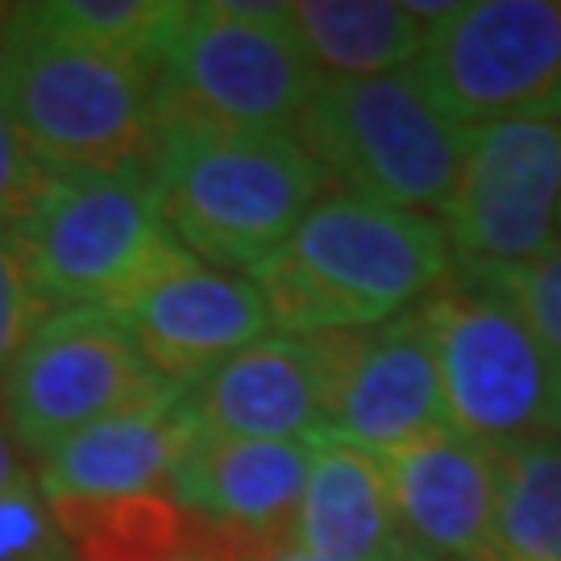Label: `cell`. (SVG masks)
<instances>
[{"label":"cell","instance_id":"f1b7e54d","mask_svg":"<svg viewBox=\"0 0 561 561\" xmlns=\"http://www.w3.org/2000/svg\"><path fill=\"white\" fill-rule=\"evenodd\" d=\"M408 561H428V558H416V553H408Z\"/></svg>","mask_w":561,"mask_h":561},{"label":"cell","instance_id":"cb8c5ba5","mask_svg":"<svg viewBox=\"0 0 561 561\" xmlns=\"http://www.w3.org/2000/svg\"><path fill=\"white\" fill-rule=\"evenodd\" d=\"M38 321H42V312H38V304H34V296H30V283L21 275L9 241L0 238V379H4L13 354L21 350L25 333Z\"/></svg>","mask_w":561,"mask_h":561},{"label":"cell","instance_id":"6da1fadb","mask_svg":"<svg viewBox=\"0 0 561 561\" xmlns=\"http://www.w3.org/2000/svg\"><path fill=\"white\" fill-rule=\"evenodd\" d=\"M454 275L442 221L329 192L245 279L259 287L271 324L291 337H312L391 321Z\"/></svg>","mask_w":561,"mask_h":561},{"label":"cell","instance_id":"ba28073f","mask_svg":"<svg viewBox=\"0 0 561 561\" xmlns=\"http://www.w3.org/2000/svg\"><path fill=\"white\" fill-rule=\"evenodd\" d=\"M180 387L150 370L138 345L104 308L46 312L0 379V428L42 461L80 428L167 400Z\"/></svg>","mask_w":561,"mask_h":561},{"label":"cell","instance_id":"5bb4252c","mask_svg":"<svg viewBox=\"0 0 561 561\" xmlns=\"http://www.w3.org/2000/svg\"><path fill=\"white\" fill-rule=\"evenodd\" d=\"M201 428L192 391H171L167 400L117 412L55 445L38 461L34 486L46 503L167 495Z\"/></svg>","mask_w":561,"mask_h":561},{"label":"cell","instance_id":"9a60e30c","mask_svg":"<svg viewBox=\"0 0 561 561\" xmlns=\"http://www.w3.org/2000/svg\"><path fill=\"white\" fill-rule=\"evenodd\" d=\"M201 424L241 442H317L324 437L321 370L308 337L266 333L192 387Z\"/></svg>","mask_w":561,"mask_h":561},{"label":"cell","instance_id":"d4e9b609","mask_svg":"<svg viewBox=\"0 0 561 561\" xmlns=\"http://www.w3.org/2000/svg\"><path fill=\"white\" fill-rule=\"evenodd\" d=\"M46 167L34 162V154L21 146L9 117L0 113V238L9 233V225L21 217V208L30 204L34 187L42 183Z\"/></svg>","mask_w":561,"mask_h":561},{"label":"cell","instance_id":"484cf974","mask_svg":"<svg viewBox=\"0 0 561 561\" xmlns=\"http://www.w3.org/2000/svg\"><path fill=\"white\" fill-rule=\"evenodd\" d=\"M21 486H34V474L25 470L21 454L13 449V442L4 437V428H0V495H9V491H21Z\"/></svg>","mask_w":561,"mask_h":561},{"label":"cell","instance_id":"603a6c76","mask_svg":"<svg viewBox=\"0 0 561 561\" xmlns=\"http://www.w3.org/2000/svg\"><path fill=\"white\" fill-rule=\"evenodd\" d=\"M0 561H76L38 486L0 495Z\"/></svg>","mask_w":561,"mask_h":561},{"label":"cell","instance_id":"7a4b0ae2","mask_svg":"<svg viewBox=\"0 0 561 561\" xmlns=\"http://www.w3.org/2000/svg\"><path fill=\"white\" fill-rule=\"evenodd\" d=\"M150 183L171 238L229 275L271 259L324 192L296 134L225 125H162Z\"/></svg>","mask_w":561,"mask_h":561},{"label":"cell","instance_id":"5b68a950","mask_svg":"<svg viewBox=\"0 0 561 561\" xmlns=\"http://www.w3.org/2000/svg\"><path fill=\"white\" fill-rule=\"evenodd\" d=\"M296 138L345 196L445 217L474 134L445 117L412 71H391L321 83Z\"/></svg>","mask_w":561,"mask_h":561},{"label":"cell","instance_id":"8992f818","mask_svg":"<svg viewBox=\"0 0 561 561\" xmlns=\"http://www.w3.org/2000/svg\"><path fill=\"white\" fill-rule=\"evenodd\" d=\"M321 92L283 4L204 0L187 4L154 71V113L162 125H225L296 134Z\"/></svg>","mask_w":561,"mask_h":561},{"label":"cell","instance_id":"277c9868","mask_svg":"<svg viewBox=\"0 0 561 561\" xmlns=\"http://www.w3.org/2000/svg\"><path fill=\"white\" fill-rule=\"evenodd\" d=\"M4 241L42 317L62 308L108 312L187 259L146 171H46Z\"/></svg>","mask_w":561,"mask_h":561},{"label":"cell","instance_id":"3957f363","mask_svg":"<svg viewBox=\"0 0 561 561\" xmlns=\"http://www.w3.org/2000/svg\"><path fill=\"white\" fill-rule=\"evenodd\" d=\"M0 113L46 171H146L159 154L154 71L38 30L0 25Z\"/></svg>","mask_w":561,"mask_h":561},{"label":"cell","instance_id":"83f0119b","mask_svg":"<svg viewBox=\"0 0 561 561\" xmlns=\"http://www.w3.org/2000/svg\"><path fill=\"white\" fill-rule=\"evenodd\" d=\"M9 9H13V4H0V25H4V18H9Z\"/></svg>","mask_w":561,"mask_h":561},{"label":"cell","instance_id":"9c48e42d","mask_svg":"<svg viewBox=\"0 0 561 561\" xmlns=\"http://www.w3.org/2000/svg\"><path fill=\"white\" fill-rule=\"evenodd\" d=\"M412 76L461 129L561 113V0H474L428 25Z\"/></svg>","mask_w":561,"mask_h":561},{"label":"cell","instance_id":"30bf717a","mask_svg":"<svg viewBox=\"0 0 561 561\" xmlns=\"http://www.w3.org/2000/svg\"><path fill=\"white\" fill-rule=\"evenodd\" d=\"M442 229L461 279H495L561 245V117L474 129Z\"/></svg>","mask_w":561,"mask_h":561},{"label":"cell","instance_id":"e0dca14e","mask_svg":"<svg viewBox=\"0 0 561 561\" xmlns=\"http://www.w3.org/2000/svg\"><path fill=\"white\" fill-rule=\"evenodd\" d=\"M300 549L324 561H408L382 461L337 437L312 442Z\"/></svg>","mask_w":561,"mask_h":561},{"label":"cell","instance_id":"2e32d148","mask_svg":"<svg viewBox=\"0 0 561 561\" xmlns=\"http://www.w3.org/2000/svg\"><path fill=\"white\" fill-rule=\"evenodd\" d=\"M308 466L312 442H241L201 428L167 495L201 520L266 528L300 520Z\"/></svg>","mask_w":561,"mask_h":561},{"label":"cell","instance_id":"ffe728a7","mask_svg":"<svg viewBox=\"0 0 561 561\" xmlns=\"http://www.w3.org/2000/svg\"><path fill=\"white\" fill-rule=\"evenodd\" d=\"M495 561H561V437L491 449Z\"/></svg>","mask_w":561,"mask_h":561},{"label":"cell","instance_id":"d6986e66","mask_svg":"<svg viewBox=\"0 0 561 561\" xmlns=\"http://www.w3.org/2000/svg\"><path fill=\"white\" fill-rule=\"evenodd\" d=\"M76 561H192V516L171 495L46 503Z\"/></svg>","mask_w":561,"mask_h":561},{"label":"cell","instance_id":"f546056e","mask_svg":"<svg viewBox=\"0 0 561 561\" xmlns=\"http://www.w3.org/2000/svg\"><path fill=\"white\" fill-rule=\"evenodd\" d=\"M558 117H561V113H558Z\"/></svg>","mask_w":561,"mask_h":561},{"label":"cell","instance_id":"8fae6325","mask_svg":"<svg viewBox=\"0 0 561 561\" xmlns=\"http://www.w3.org/2000/svg\"><path fill=\"white\" fill-rule=\"evenodd\" d=\"M321 370L324 437L387 454L445 424L442 375L424 304L366 329L308 337Z\"/></svg>","mask_w":561,"mask_h":561},{"label":"cell","instance_id":"ac0fdd59","mask_svg":"<svg viewBox=\"0 0 561 561\" xmlns=\"http://www.w3.org/2000/svg\"><path fill=\"white\" fill-rule=\"evenodd\" d=\"M283 25L321 83L391 76L421 59L428 38V25L391 0H296L283 4Z\"/></svg>","mask_w":561,"mask_h":561},{"label":"cell","instance_id":"4316f807","mask_svg":"<svg viewBox=\"0 0 561 561\" xmlns=\"http://www.w3.org/2000/svg\"><path fill=\"white\" fill-rule=\"evenodd\" d=\"M279 561H324V558L308 553V549H296V553H287V558H279Z\"/></svg>","mask_w":561,"mask_h":561},{"label":"cell","instance_id":"4fadbf2b","mask_svg":"<svg viewBox=\"0 0 561 561\" xmlns=\"http://www.w3.org/2000/svg\"><path fill=\"white\" fill-rule=\"evenodd\" d=\"M408 553L428 561H495V458L437 424L379 454Z\"/></svg>","mask_w":561,"mask_h":561},{"label":"cell","instance_id":"44dd1931","mask_svg":"<svg viewBox=\"0 0 561 561\" xmlns=\"http://www.w3.org/2000/svg\"><path fill=\"white\" fill-rule=\"evenodd\" d=\"M183 0H42L30 21L62 42L159 71L162 46L183 18Z\"/></svg>","mask_w":561,"mask_h":561},{"label":"cell","instance_id":"7402d4cb","mask_svg":"<svg viewBox=\"0 0 561 561\" xmlns=\"http://www.w3.org/2000/svg\"><path fill=\"white\" fill-rule=\"evenodd\" d=\"M503 296L512 300V308L520 312L528 329L541 337V345L553 354V362L561 366V245L549 250L545 259L516 266V271H503L495 279Z\"/></svg>","mask_w":561,"mask_h":561},{"label":"cell","instance_id":"52a82bcc","mask_svg":"<svg viewBox=\"0 0 561 561\" xmlns=\"http://www.w3.org/2000/svg\"><path fill=\"white\" fill-rule=\"evenodd\" d=\"M424 312L454 433L486 449L561 437V366L495 283L454 275Z\"/></svg>","mask_w":561,"mask_h":561},{"label":"cell","instance_id":"7c38bea8","mask_svg":"<svg viewBox=\"0 0 561 561\" xmlns=\"http://www.w3.org/2000/svg\"><path fill=\"white\" fill-rule=\"evenodd\" d=\"M108 317L129 333L150 370L180 391L201 387L221 362L271 333L259 287L192 254L141 283L134 296L108 308Z\"/></svg>","mask_w":561,"mask_h":561}]
</instances>
